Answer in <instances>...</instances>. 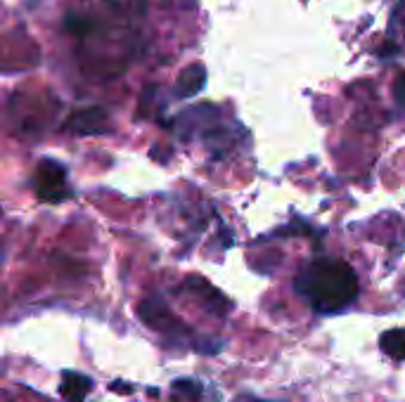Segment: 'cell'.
<instances>
[{
  "label": "cell",
  "mask_w": 405,
  "mask_h": 402,
  "mask_svg": "<svg viewBox=\"0 0 405 402\" xmlns=\"http://www.w3.org/2000/svg\"><path fill=\"white\" fill-rule=\"evenodd\" d=\"M294 289L316 313L322 315L341 313L360 293L353 267L341 258H316L306 263L296 272Z\"/></svg>",
  "instance_id": "cell-1"
},
{
  "label": "cell",
  "mask_w": 405,
  "mask_h": 402,
  "mask_svg": "<svg viewBox=\"0 0 405 402\" xmlns=\"http://www.w3.org/2000/svg\"><path fill=\"white\" fill-rule=\"evenodd\" d=\"M138 317H140L149 329L159 331L171 341H178L180 336L188 339V326L183 324L178 317L173 315V310L168 308L166 301L162 296H147L145 301L138 305Z\"/></svg>",
  "instance_id": "cell-2"
},
{
  "label": "cell",
  "mask_w": 405,
  "mask_h": 402,
  "mask_svg": "<svg viewBox=\"0 0 405 402\" xmlns=\"http://www.w3.org/2000/svg\"><path fill=\"white\" fill-rule=\"evenodd\" d=\"M36 194L45 201H64L69 197V182H67V168L57 161H41L36 168L34 178Z\"/></svg>",
  "instance_id": "cell-3"
},
{
  "label": "cell",
  "mask_w": 405,
  "mask_h": 402,
  "mask_svg": "<svg viewBox=\"0 0 405 402\" xmlns=\"http://www.w3.org/2000/svg\"><path fill=\"white\" fill-rule=\"evenodd\" d=\"M185 289L192 293V296H197L201 301L209 313L218 315V317H223V315L228 313V308H230V303L223 298V293L218 291V289H213L211 284H206L204 280H197V277H192V280L185 282Z\"/></svg>",
  "instance_id": "cell-4"
},
{
  "label": "cell",
  "mask_w": 405,
  "mask_h": 402,
  "mask_svg": "<svg viewBox=\"0 0 405 402\" xmlns=\"http://www.w3.org/2000/svg\"><path fill=\"white\" fill-rule=\"evenodd\" d=\"M107 123V114L102 109H81L76 114H72V119L67 121V131H74L76 135H95V133H102Z\"/></svg>",
  "instance_id": "cell-5"
},
{
  "label": "cell",
  "mask_w": 405,
  "mask_h": 402,
  "mask_svg": "<svg viewBox=\"0 0 405 402\" xmlns=\"http://www.w3.org/2000/svg\"><path fill=\"white\" fill-rule=\"evenodd\" d=\"M206 83V71L201 64H192V67L183 69L178 76V83H175V90H178L180 98H192L197 95Z\"/></svg>",
  "instance_id": "cell-6"
},
{
  "label": "cell",
  "mask_w": 405,
  "mask_h": 402,
  "mask_svg": "<svg viewBox=\"0 0 405 402\" xmlns=\"http://www.w3.org/2000/svg\"><path fill=\"white\" fill-rule=\"evenodd\" d=\"M90 379L83 377V374H76V372H64L62 374V395L67 398L69 402H83L85 395L90 393Z\"/></svg>",
  "instance_id": "cell-7"
},
{
  "label": "cell",
  "mask_w": 405,
  "mask_h": 402,
  "mask_svg": "<svg viewBox=\"0 0 405 402\" xmlns=\"http://www.w3.org/2000/svg\"><path fill=\"white\" fill-rule=\"evenodd\" d=\"M380 350L391 360L405 362V329H388L380 336Z\"/></svg>",
  "instance_id": "cell-8"
},
{
  "label": "cell",
  "mask_w": 405,
  "mask_h": 402,
  "mask_svg": "<svg viewBox=\"0 0 405 402\" xmlns=\"http://www.w3.org/2000/svg\"><path fill=\"white\" fill-rule=\"evenodd\" d=\"M173 393H180L190 400H199L201 386L197 383L195 379H178V381H173Z\"/></svg>",
  "instance_id": "cell-9"
},
{
  "label": "cell",
  "mask_w": 405,
  "mask_h": 402,
  "mask_svg": "<svg viewBox=\"0 0 405 402\" xmlns=\"http://www.w3.org/2000/svg\"><path fill=\"white\" fill-rule=\"evenodd\" d=\"M393 98L401 107H405V74L396 78V83H393Z\"/></svg>",
  "instance_id": "cell-10"
}]
</instances>
